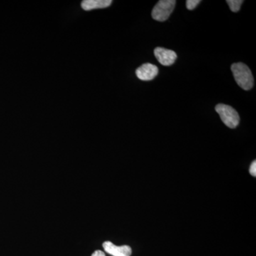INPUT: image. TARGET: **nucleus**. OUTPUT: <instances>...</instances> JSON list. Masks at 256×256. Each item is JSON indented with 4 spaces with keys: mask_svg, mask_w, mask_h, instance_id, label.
<instances>
[{
    "mask_svg": "<svg viewBox=\"0 0 256 256\" xmlns=\"http://www.w3.org/2000/svg\"><path fill=\"white\" fill-rule=\"evenodd\" d=\"M232 70L236 82L242 88L249 90L254 87V79L252 70L245 64H234Z\"/></svg>",
    "mask_w": 256,
    "mask_h": 256,
    "instance_id": "obj_1",
    "label": "nucleus"
},
{
    "mask_svg": "<svg viewBox=\"0 0 256 256\" xmlns=\"http://www.w3.org/2000/svg\"><path fill=\"white\" fill-rule=\"evenodd\" d=\"M215 110L220 114V119L227 127L234 129L238 126L240 117L237 111L232 106L218 104L216 106Z\"/></svg>",
    "mask_w": 256,
    "mask_h": 256,
    "instance_id": "obj_2",
    "label": "nucleus"
},
{
    "mask_svg": "<svg viewBox=\"0 0 256 256\" xmlns=\"http://www.w3.org/2000/svg\"><path fill=\"white\" fill-rule=\"evenodd\" d=\"M175 4V0H161L158 2L153 8L152 16L156 21H166L174 11Z\"/></svg>",
    "mask_w": 256,
    "mask_h": 256,
    "instance_id": "obj_3",
    "label": "nucleus"
},
{
    "mask_svg": "<svg viewBox=\"0 0 256 256\" xmlns=\"http://www.w3.org/2000/svg\"><path fill=\"white\" fill-rule=\"evenodd\" d=\"M154 54L156 60L165 66H169L174 64L175 60L178 58V56L174 50L161 47H156L154 50Z\"/></svg>",
    "mask_w": 256,
    "mask_h": 256,
    "instance_id": "obj_4",
    "label": "nucleus"
},
{
    "mask_svg": "<svg viewBox=\"0 0 256 256\" xmlns=\"http://www.w3.org/2000/svg\"><path fill=\"white\" fill-rule=\"evenodd\" d=\"M158 68L151 64H144L136 70V76L142 80H151L156 78L158 74Z\"/></svg>",
    "mask_w": 256,
    "mask_h": 256,
    "instance_id": "obj_5",
    "label": "nucleus"
},
{
    "mask_svg": "<svg viewBox=\"0 0 256 256\" xmlns=\"http://www.w3.org/2000/svg\"><path fill=\"white\" fill-rule=\"evenodd\" d=\"M102 247L106 252L114 256H130L132 254V249L128 246H118L110 242H106Z\"/></svg>",
    "mask_w": 256,
    "mask_h": 256,
    "instance_id": "obj_6",
    "label": "nucleus"
},
{
    "mask_svg": "<svg viewBox=\"0 0 256 256\" xmlns=\"http://www.w3.org/2000/svg\"><path fill=\"white\" fill-rule=\"evenodd\" d=\"M111 4V0H84L82 2V6L85 11H90L92 10L108 8Z\"/></svg>",
    "mask_w": 256,
    "mask_h": 256,
    "instance_id": "obj_7",
    "label": "nucleus"
},
{
    "mask_svg": "<svg viewBox=\"0 0 256 256\" xmlns=\"http://www.w3.org/2000/svg\"><path fill=\"white\" fill-rule=\"evenodd\" d=\"M226 2L232 12H237L240 10L244 1L242 0H227Z\"/></svg>",
    "mask_w": 256,
    "mask_h": 256,
    "instance_id": "obj_8",
    "label": "nucleus"
},
{
    "mask_svg": "<svg viewBox=\"0 0 256 256\" xmlns=\"http://www.w3.org/2000/svg\"><path fill=\"white\" fill-rule=\"evenodd\" d=\"M200 2H201L200 0H188L186 2V8L188 10H193L196 8L197 5L200 4Z\"/></svg>",
    "mask_w": 256,
    "mask_h": 256,
    "instance_id": "obj_9",
    "label": "nucleus"
},
{
    "mask_svg": "<svg viewBox=\"0 0 256 256\" xmlns=\"http://www.w3.org/2000/svg\"><path fill=\"white\" fill-rule=\"evenodd\" d=\"M249 171H250V174L252 175V176H256V162L255 161L252 162V165H250V170H249Z\"/></svg>",
    "mask_w": 256,
    "mask_h": 256,
    "instance_id": "obj_10",
    "label": "nucleus"
},
{
    "mask_svg": "<svg viewBox=\"0 0 256 256\" xmlns=\"http://www.w3.org/2000/svg\"><path fill=\"white\" fill-rule=\"evenodd\" d=\"M92 256H106L105 252H102V250H96Z\"/></svg>",
    "mask_w": 256,
    "mask_h": 256,
    "instance_id": "obj_11",
    "label": "nucleus"
}]
</instances>
